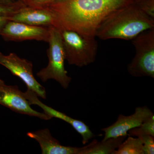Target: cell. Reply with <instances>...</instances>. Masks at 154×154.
Listing matches in <instances>:
<instances>
[{
	"label": "cell",
	"instance_id": "6da1fadb",
	"mask_svg": "<svg viewBox=\"0 0 154 154\" xmlns=\"http://www.w3.org/2000/svg\"><path fill=\"white\" fill-rule=\"evenodd\" d=\"M141 0H56L44 7L54 14L58 29L96 37L104 19L116 10Z\"/></svg>",
	"mask_w": 154,
	"mask_h": 154
},
{
	"label": "cell",
	"instance_id": "7a4b0ae2",
	"mask_svg": "<svg viewBox=\"0 0 154 154\" xmlns=\"http://www.w3.org/2000/svg\"><path fill=\"white\" fill-rule=\"evenodd\" d=\"M154 29V19L147 15L137 4H132L116 10L104 19L96 32L102 40H132L146 30Z\"/></svg>",
	"mask_w": 154,
	"mask_h": 154
},
{
	"label": "cell",
	"instance_id": "3957f363",
	"mask_svg": "<svg viewBox=\"0 0 154 154\" xmlns=\"http://www.w3.org/2000/svg\"><path fill=\"white\" fill-rule=\"evenodd\" d=\"M59 30L66 60L69 64L82 67L94 63L98 47L96 37L85 36L73 30Z\"/></svg>",
	"mask_w": 154,
	"mask_h": 154
},
{
	"label": "cell",
	"instance_id": "277c9868",
	"mask_svg": "<svg viewBox=\"0 0 154 154\" xmlns=\"http://www.w3.org/2000/svg\"><path fill=\"white\" fill-rule=\"evenodd\" d=\"M50 36L47 50L48 64L36 74L42 82L54 79L63 88L67 89L72 81V78L68 75L65 68V55L60 31L58 28L49 27Z\"/></svg>",
	"mask_w": 154,
	"mask_h": 154
},
{
	"label": "cell",
	"instance_id": "5b68a950",
	"mask_svg": "<svg viewBox=\"0 0 154 154\" xmlns=\"http://www.w3.org/2000/svg\"><path fill=\"white\" fill-rule=\"evenodd\" d=\"M131 41L135 54L128 66V71L134 77L154 79V29L143 32Z\"/></svg>",
	"mask_w": 154,
	"mask_h": 154
},
{
	"label": "cell",
	"instance_id": "8992f818",
	"mask_svg": "<svg viewBox=\"0 0 154 154\" xmlns=\"http://www.w3.org/2000/svg\"><path fill=\"white\" fill-rule=\"evenodd\" d=\"M0 65L9 70L14 75L22 80L28 89L35 92L38 96L43 99H46V90L34 77L33 65L31 61L19 57L14 53H10L6 55L0 52Z\"/></svg>",
	"mask_w": 154,
	"mask_h": 154
},
{
	"label": "cell",
	"instance_id": "52a82bcc",
	"mask_svg": "<svg viewBox=\"0 0 154 154\" xmlns=\"http://www.w3.org/2000/svg\"><path fill=\"white\" fill-rule=\"evenodd\" d=\"M0 105L14 112L48 120L51 118L44 113L34 110L25 98L24 93L16 85H9L0 79Z\"/></svg>",
	"mask_w": 154,
	"mask_h": 154
},
{
	"label": "cell",
	"instance_id": "ba28073f",
	"mask_svg": "<svg viewBox=\"0 0 154 154\" xmlns=\"http://www.w3.org/2000/svg\"><path fill=\"white\" fill-rule=\"evenodd\" d=\"M0 36L6 41L36 40L48 42L50 36L49 28L9 21L0 32Z\"/></svg>",
	"mask_w": 154,
	"mask_h": 154
},
{
	"label": "cell",
	"instance_id": "9c48e42d",
	"mask_svg": "<svg viewBox=\"0 0 154 154\" xmlns=\"http://www.w3.org/2000/svg\"><path fill=\"white\" fill-rule=\"evenodd\" d=\"M153 114L146 106L136 107L134 113L128 116L120 114L113 124L101 129L105 133L102 140L110 138L127 136L129 130L139 127L146 119Z\"/></svg>",
	"mask_w": 154,
	"mask_h": 154
},
{
	"label": "cell",
	"instance_id": "30bf717a",
	"mask_svg": "<svg viewBox=\"0 0 154 154\" xmlns=\"http://www.w3.org/2000/svg\"><path fill=\"white\" fill-rule=\"evenodd\" d=\"M8 21L25 23L33 26L57 28L54 14L46 7L35 8L25 4L17 9L9 17Z\"/></svg>",
	"mask_w": 154,
	"mask_h": 154
},
{
	"label": "cell",
	"instance_id": "8fae6325",
	"mask_svg": "<svg viewBox=\"0 0 154 154\" xmlns=\"http://www.w3.org/2000/svg\"><path fill=\"white\" fill-rule=\"evenodd\" d=\"M24 95L30 105H37L41 107L44 113L51 118L59 119L71 125L73 128L82 136L83 144H86L91 139L95 136L89 126L83 122L72 118L64 113L45 105L38 99L37 94L33 91L28 89L24 93Z\"/></svg>",
	"mask_w": 154,
	"mask_h": 154
},
{
	"label": "cell",
	"instance_id": "7c38bea8",
	"mask_svg": "<svg viewBox=\"0 0 154 154\" xmlns=\"http://www.w3.org/2000/svg\"><path fill=\"white\" fill-rule=\"evenodd\" d=\"M27 135L39 143L42 154H79V152L80 147L61 145L52 136L48 128L28 132Z\"/></svg>",
	"mask_w": 154,
	"mask_h": 154
},
{
	"label": "cell",
	"instance_id": "4fadbf2b",
	"mask_svg": "<svg viewBox=\"0 0 154 154\" xmlns=\"http://www.w3.org/2000/svg\"><path fill=\"white\" fill-rule=\"evenodd\" d=\"M126 137L110 138L101 142L94 139L88 145L80 147L79 154H113Z\"/></svg>",
	"mask_w": 154,
	"mask_h": 154
},
{
	"label": "cell",
	"instance_id": "5bb4252c",
	"mask_svg": "<svg viewBox=\"0 0 154 154\" xmlns=\"http://www.w3.org/2000/svg\"><path fill=\"white\" fill-rule=\"evenodd\" d=\"M113 154H145L143 144L138 138L129 136Z\"/></svg>",
	"mask_w": 154,
	"mask_h": 154
},
{
	"label": "cell",
	"instance_id": "9a60e30c",
	"mask_svg": "<svg viewBox=\"0 0 154 154\" xmlns=\"http://www.w3.org/2000/svg\"><path fill=\"white\" fill-rule=\"evenodd\" d=\"M128 135L136 137L140 140L143 144L145 154H154V137L140 132L136 128L129 130Z\"/></svg>",
	"mask_w": 154,
	"mask_h": 154
},
{
	"label": "cell",
	"instance_id": "2e32d148",
	"mask_svg": "<svg viewBox=\"0 0 154 154\" xmlns=\"http://www.w3.org/2000/svg\"><path fill=\"white\" fill-rule=\"evenodd\" d=\"M25 5L21 1L11 5H3L0 4V32L6 23L8 22L9 17L14 14L17 9Z\"/></svg>",
	"mask_w": 154,
	"mask_h": 154
},
{
	"label": "cell",
	"instance_id": "e0dca14e",
	"mask_svg": "<svg viewBox=\"0 0 154 154\" xmlns=\"http://www.w3.org/2000/svg\"><path fill=\"white\" fill-rule=\"evenodd\" d=\"M137 129L142 133L154 137V115L151 116L146 119Z\"/></svg>",
	"mask_w": 154,
	"mask_h": 154
},
{
	"label": "cell",
	"instance_id": "ac0fdd59",
	"mask_svg": "<svg viewBox=\"0 0 154 154\" xmlns=\"http://www.w3.org/2000/svg\"><path fill=\"white\" fill-rule=\"evenodd\" d=\"M56 0H28L25 4L26 5L35 8H43Z\"/></svg>",
	"mask_w": 154,
	"mask_h": 154
},
{
	"label": "cell",
	"instance_id": "d6986e66",
	"mask_svg": "<svg viewBox=\"0 0 154 154\" xmlns=\"http://www.w3.org/2000/svg\"><path fill=\"white\" fill-rule=\"evenodd\" d=\"M17 0H0V4L3 5H14L18 2Z\"/></svg>",
	"mask_w": 154,
	"mask_h": 154
},
{
	"label": "cell",
	"instance_id": "ffe728a7",
	"mask_svg": "<svg viewBox=\"0 0 154 154\" xmlns=\"http://www.w3.org/2000/svg\"><path fill=\"white\" fill-rule=\"evenodd\" d=\"M20 1H22V2H23L25 3V2H26L27 1H28V0H20Z\"/></svg>",
	"mask_w": 154,
	"mask_h": 154
}]
</instances>
